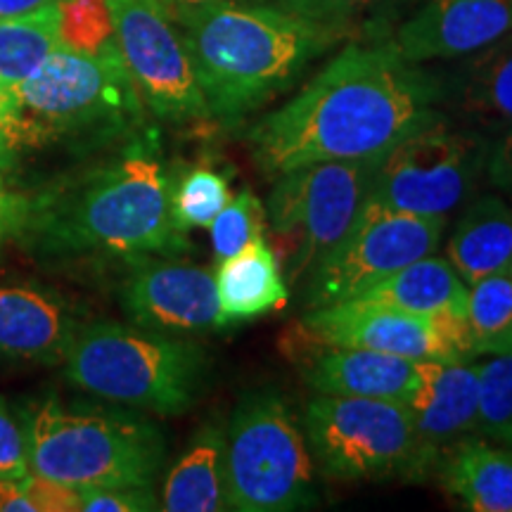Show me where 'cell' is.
Wrapping results in <instances>:
<instances>
[{
    "instance_id": "38",
    "label": "cell",
    "mask_w": 512,
    "mask_h": 512,
    "mask_svg": "<svg viewBox=\"0 0 512 512\" xmlns=\"http://www.w3.org/2000/svg\"><path fill=\"white\" fill-rule=\"evenodd\" d=\"M12 223H15V195L8 190L0 174V247L12 235Z\"/></svg>"
},
{
    "instance_id": "3",
    "label": "cell",
    "mask_w": 512,
    "mask_h": 512,
    "mask_svg": "<svg viewBox=\"0 0 512 512\" xmlns=\"http://www.w3.org/2000/svg\"><path fill=\"white\" fill-rule=\"evenodd\" d=\"M181 29L209 119L240 124L297 83L344 41L318 19L271 5L221 0Z\"/></svg>"
},
{
    "instance_id": "12",
    "label": "cell",
    "mask_w": 512,
    "mask_h": 512,
    "mask_svg": "<svg viewBox=\"0 0 512 512\" xmlns=\"http://www.w3.org/2000/svg\"><path fill=\"white\" fill-rule=\"evenodd\" d=\"M114 38L133 86L164 121L209 119L183 34L162 0H107Z\"/></svg>"
},
{
    "instance_id": "24",
    "label": "cell",
    "mask_w": 512,
    "mask_h": 512,
    "mask_svg": "<svg viewBox=\"0 0 512 512\" xmlns=\"http://www.w3.org/2000/svg\"><path fill=\"white\" fill-rule=\"evenodd\" d=\"M437 477L463 508L472 512H512V448L475 437L460 444L439 465Z\"/></svg>"
},
{
    "instance_id": "36",
    "label": "cell",
    "mask_w": 512,
    "mask_h": 512,
    "mask_svg": "<svg viewBox=\"0 0 512 512\" xmlns=\"http://www.w3.org/2000/svg\"><path fill=\"white\" fill-rule=\"evenodd\" d=\"M221 0H162V5L169 12L171 19L178 24V27H183V24H188L190 19L200 17L202 12H207L209 8H214V5H219Z\"/></svg>"
},
{
    "instance_id": "17",
    "label": "cell",
    "mask_w": 512,
    "mask_h": 512,
    "mask_svg": "<svg viewBox=\"0 0 512 512\" xmlns=\"http://www.w3.org/2000/svg\"><path fill=\"white\" fill-rule=\"evenodd\" d=\"M304 380L316 394L363 396L411 406L422 361L382 351L349 347H313Z\"/></svg>"
},
{
    "instance_id": "40",
    "label": "cell",
    "mask_w": 512,
    "mask_h": 512,
    "mask_svg": "<svg viewBox=\"0 0 512 512\" xmlns=\"http://www.w3.org/2000/svg\"><path fill=\"white\" fill-rule=\"evenodd\" d=\"M249 3L271 5V8H280V10H287V12H299V15L313 17L318 0H249Z\"/></svg>"
},
{
    "instance_id": "33",
    "label": "cell",
    "mask_w": 512,
    "mask_h": 512,
    "mask_svg": "<svg viewBox=\"0 0 512 512\" xmlns=\"http://www.w3.org/2000/svg\"><path fill=\"white\" fill-rule=\"evenodd\" d=\"M29 472V446L24 422L0 401V479H22Z\"/></svg>"
},
{
    "instance_id": "21",
    "label": "cell",
    "mask_w": 512,
    "mask_h": 512,
    "mask_svg": "<svg viewBox=\"0 0 512 512\" xmlns=\"http://www.w3.org/2000/svg\"><path fill=\"white\" fill-rule=\"evenodd\" d=\"M216 292L228 325L264 316L290 299L278 254L264 238L221 261L216 271Z\"/></svg>"
},
{
    "instance_id": "28",
    "label": "cell",
    "mask_w": 512,
    "mask_h": 512,
    "mask_svg": "<svg viewBox=\"0 0 512 512\" xmlns=\"http://www.w3.org/2000/svg\"><path fill=\"white\" fill-rule=\"evenodd\" d=\"M479 434L512 448V351L477 356Z\"/></svg>"
},
{
    "instance_id": "34",
    "label": "cell",
    "mask_w": 512,
    "mask_h": 512,
    "mask_svg": "<svg viewBox=\"0 0 512 512\" xmlns=\"http://www.w3.org/2000/svg\"><path fill=\"white\" fill-rule=\"evenodd\" d=\"M24 494L29 496L36 512H74L81 510V491L74 486L53 482L34 472H27L22 479Z\"/></svg>"
},
{
    "instance_id": "31",
    "label": "cell",
    "mask_w": 512,
    "mask_h": 512,
    "mask_svg": "<svg viewBox=\"0 0 512 512\" xmlns=\"http://www.w3.org/2000/svg\"><path fill=\"white\" fill-rule=\"evenodd\" d=\"M266 209L252 190L245 188L211 221V249L219 261L242 252L254 240L264 238Z\"/></svg>"
},
{
    "instance_id": "37",
    "label": "cell",
    "mask_w": 512,
    "mask_h": 512,
    "mask_svg": "<svg viewBox=\"0 0 512 512\" xmlns=\"http://www.w3.org/2000/svg\"><path fill=\"white\" fill-rule=\"evenodd\" d=\"M0 512H36L19 479H0Z\"/></svg>"
},
{
    "instance_id": "27",
    "label": "cell",
    "mask_w": 512,
    "mask_h": 512,
    "mask_svg": "<svg viewBox=\"0 0 512 512\" xmlns=\"http://www.w3.org/2000/svg\"><path fill=\"white\" fill-rule=\"evenodd\" d=\"M420 0H318L313 19L358 43L389 41Z\"/></svg>"
},
{
    "instance_id": "5",
    "label": "cell",
    "mask_w": 512,
    "mask_h": 512,
    "mask_svg": "<svg viewBox=\"0 0 512 512\" xmlns=\"http://www.w3.org/2000/svg\"><path fill=\"white\" fill-rule=\"evenodd\" d=\"M62 363L74 387L157 415H181L195 406L209 377V356L200 344L110 320L79 325Z\"/></svg>"
},
{
    "instance_id": "19",
    "label": "cell",
    "mask_w": 512,
    "mask_h": 512,
    "mask_svg": "<svg viewBox=\"0 0 512 512\" xmlns=\"http://www.w3.org/2000/svg\"><path fill=\"white\" fill-rule=\"evenodd\" d=\"M467 57L458 79L446 83V98L470 128L503 136L512 128V31Z\"/></svg>"
},
{
    "instance_id": "29",
    "label": "cell",
    "mask_w": 512,
    "mask_h": 512,
    "mask_svg": "<svg viewBox=\"0 0 512 512\" xmlns=\"http://www.w3.org/2000/svg\"><path fill=\"white\" fill-rule=\"evenodd\" d=\"M230 197L226 176L211 166H195L171 188V214L183 233L209 228Z\"/></svg>"
},
{
    "instance_id": "32",
    "label": "cell",
    "mask_w": 512,
    "mask_h": 512,
    "mask_svg": "<svg viewBox=\"0 0 512 512\" xmlns=\"http://www.w3.org/2000/svg\"><path fill=\"white\" fill-rule=\"evenodd\" d=\"M81 510L86 512H150L162 510L152 486H105L81 491Z\"/></svg>"
},
{
    "instance_id": "2",
    "label": "cell",
    "mask_w": 512,
    "mask_h": 512,
    "mask_svg": "<svg viewBox=\"0 0 512 512\" xmlns=\"http://www.w3.org/2000/svg\"><path fill=\"white\" fill-rule=\"evenodd\" d=\"M169 171L152 145L126 147L110 162L15 195L10 238L38 256H147L188 247L171 214Z\"/></svg>"
},
{
    "instance_id": "26",
    "label": "cell",
    "mask_w": 512,
    "mask_h": 512,
    "mask_svg": "<svg viewBox=\"0 0 512 512\" xmlns=\"http://www.w3.org/2000/svg\"><path fill=\"white\" fill-rule=\"evenodd\" d=\"M472 358L512 351V275L491 273L467 287Z\"/></svg>"
},
{
    "instance_id": "11",
    "label": "cell",
    "mask_w": 512,
    "mask_h": 512,
    "mask_svg": "<svg viewBox=\"0 0 512 512\" xmlns=\"http://www.w3.org/2000/svg\"><path fill=\"white\" fill-rule=\"evenodd\" d=\"M489 152L484 133L434 121L384 155L370 200L448 221L475 190Z\"/></svg>"
},
{
    "instance_id": "7",
    "label": "cell",
    "mask_w": 512,
    "mask_h": 512,
    "mask_svg": "<svg viewBox=\"0 0 512 512\" xmlns=\"http://www.w3.org/2000/svg\"><path fill=\"white\" fill-rule=\"evenodd\" d=\"M226 496L238 512H292L318 501L316 463L285 396L247 392L226 427Z\"/></svg>"
},
{
    "instance_id": "14",
    "label": "cell",
    "mask_w": 512,
    "mask_h": 512,
    "mask_svg": "<svg viewBox=\"0 0 512 512\" xmlns=\"http://www.w3.org/2000/svg\"><path fill=\"white\" fill-rule=\"evenodd\" d=\"M413 444L408 482H425L467 439L479 434L477 361H422L420 382L411 401Z\"/></svg>"
},
{
    "instance_id": "39",
    "label": "cell",
    "mask_w": 512,
    "mask_h": 512,
    "mask_svg": "<svg viewBox=\"0 0 512 512\" xmlns=\"http://www.w3.org/2000/svg\"><path fill=\"white\" fill-rule=\"evenodd\" d=\"M62 3V0H0V19L22 17L29 12L50 8V5Z\"/></svg>"
},
{
    "instance_id": "8",
    "label": "cell",
    "mask_w": 512,
    "mask_h": 512,
    "mask_svg": "<svg viewBox=\"0 0 512 512\" xmlns=\"http://www.w3.org/2000/svg\"><path fill=\"white\" fill-rule=\"evenodd\" d=\"M382 159L316 162L273 178L268 221L285 259L287 278L304 280L366 207Z\"/></svg>"
},
{
    "instance_id": "18",
    "label": "cell",
    "mask_w": 512,
    "mask_h": 512,
    "mask_svg": "<svg viewBox=\"0 0 512 512\" xmlns=\"http://www.w3.org/2000/svg\"><path fill=\"white\" fill-rule=\"evenodd\" d=\"M79 330L69 306L31 285L0 287V356L62 363Z\"/></svg>"
},
{
    "instance_id": "6",
    "label": "cell",
    "mask_w": 512,
    "mask_h": 512,
    "mask_svg": "<svg viewBox=\"0 0 512 512\" xmlns=\"http://www.w3.org/2000/svg\"><path fill=\"white\" fill-rule=\"evenodd\" d=\"M29 472L74 489L152 486L166 458L162 432L126 411L48 399L24 420Z\"/></svg>"
},
{
    "instance_id": "15",
    "label": "cell",
    "mask_w": 512,
    "mask_h": 512,
    "mask_svg": "<svg viewBox=\"0 0 512 512\" xmlns=\"http://www.w3.org/2000/svg\"><path fill=\"white\" fill-rule=\"evenodd\" d=\"M121 304L133 325L166 335H211L228 328L216 275L204 266L138 256L121 287Z\"/></svg>"
},
{
    "instance_id": "41",
    "label": "cell",
    "mask_w": 512,
    "mask_h": 512,
    "mask_svg": "<svg viewBox=\"0 0 512 512\" xmlns=\"http://www.w3.org/2000/svg\"><path fill=\"white\" fill-rule=\"evenodd\" d=\"M508 271H510V275H512V264H510V268H508Z\"/></svg>"
},
{
    "instance_id": "16",
    "label": "cell",
    "mask_w": 512,
    "mask_h": 512,
    "mask_svg": "<svg viewBox=\"0 0 512 512\" xmlns=\"http://www.w3.org/2000/svg\"><path fill=\"white\" fill-rule=\"evenodd\" d=\"M512 31V0H420L389 36L403 60H458Z\"/></svg>"
},
{
    "instance_id": "10",
    "label": "cell",
    "mask_w": 512,
    "mask_h": 512,
    "mask_svg": "<svg viewBox=\"0 0 512 512\" xmlns=\"http://www.w3.org/2000/svg\"><path fill=\"white\" fill-rule=\"evenodd\" d=\"M446 219L366 202L349 233L306 275L304 309L347 302L368 287L437 252Z\"/></svg>"
},
{
    "instance_id": "9",
    "label": "cell",
    "mask_w": 512,
    "mask_h": 512,
    "mask_svg": "<svg viewBox=\"0 0 512 512\" xmlns=\"http://www.w3.org/2000/svg\"><path fill=\"white\" fill-rule=\"evenodd\" d=\"M302 427L325 479L363 482L406 475L413 444V411L406 403L316 394L306 403Z\"/></svg>"
},
{
    "instance_id": "22",
    "label": "cell",
    "mask_w": 512,
    "mask_h": 512,
    "mask_svg": "<svg viewBox=\"0 0 512 512\" xmlns=\"http://www.w3.org/2000/svg\"><path fill=\"white\" fill-rule=\"evenodd\" d=\"M162 510L219 512L230 510L226 496V427L204 422L190 448L171 467L162 491Z\"/></svg>"
},
{
    "instance_id": "1",
    "label": "cell",
    "mask_w": 512,
    "mask_h": 512,
    "mask_svg": "<svg viewBox=\"0 0 512 512\" xmlns=\"http://www.w3.org/2000/svg\"><path fill=\"white\" fill-rule=\"evenodd\" d=\"M441 76L403 60L389 41H351L283 107L247 131L254 162L273 181L316 162L380 159L446 119Z\"/></svg>"
},
{
    "instance_id": "30",
    "label": "cell",
    "mask_w": 512,
    "mask_h": 512,
    "mask_svg": "<svg viewBox=\"0 0 512 512\" xmlns=\"http://www.w3.org/2000/svg\"><path fill=\"white\" fill-rule=\"evenodd\" d=\"M60 38L64 48L88 55L119 50L107 0H62Z\"/></svg>"
},
{
    "instance_id": "25",
    "label": "cell",
    "mask_w": 512,
    "mask_h": 512,
    "mask_svg": "<svg viewBox=\"0 0 512 512\" xmlns=\"http://www.w3.org/2000/svg\"><path fill=\"white\" fill-rule=\"evenodd\" d=\"M60 46V3L0 19V93L27 81Z\"/></svg>"
},
{
    "instance_id": "35",
    "label": "cell",
    "mask_w": 512,
    "mask_h": 512,
    "mask_svg": "<svg viewBox=\"0 0 512 512\" xmlns=\"http://www.w3.org/2000/svg\"><path fill=\"white\" fill-rule=\"evenodd\" d=\"M486 176L496 188L512 192V128L491 147L489 159H486Z\"/></svg>"
},
{
    "instance_id": "4",
    "label": "cell",
    "mask_w": 512,
    "mask_h": 512,
    "mask_svg": "<svg viewBox=\"0 0 512 512\" xmlns=\"http://www.w3.org/2000/svg\"><path fill=\"white\" fill-rule=\"evenodd\" d=\"M12 155L79 140H110L131 131L143 100L119 50L88 55L60 46L27 81L0 93Z\"/></svg>"
},
{
    "instance_id": "23",
    "label": "cell",
    "mask_w": 512,
    "mask_h": 512,
    "mask_svg": "<svg viewBox=\"0 0 512 512\" xmlns=\"http://www.w3.org/2000/svg\"><path fill=\"white\" fill-rule=\"evenodd\" d=\"M446 259L467 287L512 264V207L501 197L484 195L467 207L448 238Z\"/></svg>"
},
{
    "instance_id": "20",
    "label": "cell",
    "mask_w": 512,
    "mask_h": 512,
    "mask_svg": "<svg viewBox=\"0 0 512 512\" xmlns=\"http://www.w3.org/2000/svg\"><path fill=\"white\" fill-rule=\"evenodd\" d=\"M358 299L425 318L467 320V283L444 256H422L368 287Z\"/></svg>"
},
{
    "instance_id": "13",
    "label": "cell",
    "mask_w": 512,
    "mask_h": 512,
    "mask_svg": "<svg viewBox=\"0 0 512 512\" xmlns=\"http://www.w3.org/2000/svg\"><path fill=\"white\" fill-rule=\"evenodd\" d=\"M297 335L311 347L370 349L411 361L458 363L472 358L467 320L415 316L358 297L306 311Z\"/></svg>"
}]
</instances>
